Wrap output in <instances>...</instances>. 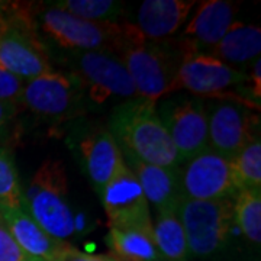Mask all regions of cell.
I'll return each instance as SVG.
<instances>
[{"label":"cell","mask_w":261,"mask_h":261,"mask_svg":"<svg viewBox=\"0 0 261 261\" xmlns=\"http://www.w3.org/2000/svg\"><path fill=\"white\" fill-rule=\"evenodd\" d=\"M0 261H39L23 251L0 218Z\"/></svg>","instance_id":"27"},{"label":"cell","mask_w":261,"mask_h":261,"mask_svg":"<svg viewBox=\"0 0 261 261\" xmlns=\"http://www.w3.org/2000/svg\"><path fill=\"white\" fill-rule=\"evenodd\" d=\"M67 64L90 100L102 105L112 97L137 100L138 93L121 58L109 49L67 53Z\"/></svg>","instance_id":"6"},{"label":"cell","mask_w":261,"mask_h":261,"mask_svg":"<svg viewBox=\"0 0 261 261\" xmlns=\"http://www.w3.org/2000/svg\"><path fill=\"white\" fill-rule=\"evenodd\" d=\"M23 207V192L20 189L15 160L9 149L0 147V209Z\"/></svg>","instance_id":"25"},{"label":"cell","mask_w":261,"mask_h":261,"mask_svg":"<svg viewBox=\"0 0 261 261\" xmlns=\"http://www.w3.org/2000/svg\"><path fill=\"white\" fill-rule=\"evenodd\" d=\"M177 215L192 257H212L228 243L233 225L231 200H190L185 197L178 205Z\"/></svg>","instance_id":"7"},{"label":"cell","mask_w":261,"mask_h":261,"mask_svg":"<svg viewBox=\"0 0 261 261\" xmlns=\"http://www.w3.org/2000/svg\"><path fill=\"white\" fill-rule=\"evenodd\" d=\"M53 6L90 22H118L125 10L123 3L115 0H61Z\"/></svg>","instance_id":"23"},{"label":"cell","mask_w":261,"mask_h":261,"mask_svg":"<svg viewBox=\"0 0 261 261\" xmlns=\"http://www.w3.org/2000/svg\"><path fill=\"white\" fill-rule=\"evenodd\" d=\"M8 12H9V2H0V32L8 23Z\"/></svg>","instance_id":"31"},{"label":"cell","mask_w":261,"mask_h":261,"mask_svg":"<svg viewBox=\"0 0 261 261\" xmlns=\"http://www.w3.org/2000/svg\"><path fill=\"white\" fill-rule=\"evenodd\" d=\"M25 82H22L15 74L0 65V102L22 105Z\"/></svg>","instance_id":"26"},{"label":"cell","mask_w":261,"mask_h":261,"mask_svg":"<svg viewBox=\"0 0 261 261\" xmlns=\"http://www.w3.org/2000/svg\"><path fill=\"white\" fill-rule=\"evenodd\" d=\"M247 82V74L226 65L207 54H193L186 57L178 67L171 93L186 90L199 97H211L218 100H233L247 105L251 109H260L251 102L233 94L231 89Z\"/></svg>","instance_id":"8"},{"label":"cell","mask_w":261,"mask_h":261,"mask_svg":"<svg viewBox=\"0 0 261 261\" xmlns=\"http://www.w3.org/2000/svg\"><path fill=\"white\" fill-rule=\"evenodd\" d=\"M87 177L100 196L103 189L125 164L119 145L108 128H96L79 144Z\"/></svg>","instance_id":"15"},{"label":"cell","mask_w":261,"mask_h":261,"mask_svg":"<svg viewBox=\"0 0 261 261\" xmlns=\"http://www.w3.org/2000/svg\"><path fill=\"white\" fill-rule=\"evenodd\" d=\"M19 106L13 103L0 102V135L3 134V130L6 129V126L10 122L13 121V118L18 113Z\"/></svg>","instance_id":"30"},{"label":"cell","mask_w":261,"mask_h":261,"mask_svg":"<svg viewBox=\"0 0 261 261\" xmlns=\"http://www.w3.org/2000/svg\"><path fill=\"white\" fill-rule=\"evenodd\" d=\"M152 237L164 261H190L186 233L177 211L160 212L152 224Z\"/></svg>","instance_id":"21"},{"label":"cell","mask_w":261,"mask_h":261,"mask_svg":"<svg viewBox=\"0 0 261 261\" xmlns=\"http://www.w3.org/2000/svg\"><path fill=\"white\" fill-rule=\"evenodd\" d=\"M233 224L250 243H261V189L238 192L233 202Z\"/></svg>","instance_id":"22"},{"label":"cell","mask_w":261,"mask_h":261,"mask_svg":"<svg viewBox=\"0 0 261 261\" xmlns=\"http://www.w3.org/2000/svg\"><path fill=\"white\" fill-rule=\"evenodd\" d=\"M38 8L35 3L9 2L8 23L0 32V65L25 83L54 71L37 29Z\"/></svg>","instance_id":"3"},{"label":"cell","mask_w":261,"mask_h":261,"mask_svg":"<svg viewBox=\"0 0 261 261\" xmlns=\"http://www.w3.org/2000/svg\"><path fill=\"white\" fill-rule=\"evenodd\" d=\"M247 105L233 100H219L207 112V140L209 149L232 160L244 147L258 138L255 126L258 116Z\"/></svg>","instance_id":"10"},{"label":"cell","mask_w":261,"mask_h":261,"mask_svg":"<svg viewBox=\"0 0 261 261\" xmlns=\"http://www.w3.org/2000/svg\"><path fill=\"white\" fill-rule=\"evenodd\" d=\"M82 92L74 75L51 71L25 83L22 105L41 116L64 118L77 109Z\"/></svg>","instance_id":"14"},{"label":"cell","mask_w":261,"mask_h":261,"mask_svg":"<svg viewBox=\"0 0 261 261\" xmlns=\"http://www.w3.org/2000/svg\"><path fill=\"white\" fill-rule=\"evenodd\" d=\"M63 261H119L112 254H86L75 248H70L64 255Z\"/></svg>","instance_id":"29"},{"label":"cell","mask_w":261,"mask_h":261,"mask_svg":"<svg viewBox=\"0 0 261 261\" xmlns=\"http://www.w3.org/2000/svg\"><path fill=\"white\" fill-rule=\"evenodd\" d=\"M238 6L226 0H206L199 3L183 32L173 39L185 57L205 54L214 48L235 22Z\"/></svg>","instance_id":"13"},{"label":"cell","mask_w":261,"mask_h":261,"mask_svg":"<svg viewBox=\"0 0 261 261\" xmlns=\"http://www.w3.org/2000/svg\"><path fill=\"white\" fill-rule=\"evenodd\" d=\"M231 161L233 181L240 190L261 189V142L260 137L244 147Z\"/></svg>","instance_id":"24"},{"label":"cell","mask_w":261,"mask_h":261,"mask_svg":"<svg viewBox=\"0 0 261 261\" xmlns=\"http://www.w3.org/2000/svg\"><path fill=\"white\" fill-rule=\"evenodd\" d=\"M181 164L209 149L207 112L203 100L167 96L157 109Z\"/></svg>","instance_id":"9"},{"label":"cell","mask_w":261,"mask_h":261,"mask_svg":"<svg viewBox=\"0 0 261 261\" xmlns=\"http://www.w3.org/2000/svg\"><path fill=\"white\" fill-rule=\"evenodd\" d=\"M125 157V164L135 174L147 202L154 206L159 214L177 211L178 205L185 199L181 189V167H159L128 155H123V159Z\"/></svg>","instance_id":"16"},{"label":"cell","mask_w":261,"mask_h":261,"mask_svg":"<svg viewBox=\"0 0 261 261\" xmlns=\"http://www.w3.org/2000/svg\"><path fill=\"white\" fill-rule=\"evenodd\" d=\"M0 218L19 247L37 260L63 261L67 251L71 248L70 244L56 240L45 232L23 207L0 209Z\"/></svg>","instance_id":"17"},{"label":"cell","mask_w":261,"mask_h":261,"mask_svg":"<svg viewBox=\"0 0 261 261\" xmlns=\"http://www.w3.org/2000/svg\"><path fill=\"white\" fill-rule=\"evenodd\" d=\"M181 189L190 200H231L238 195L233 181L231 161L206 149L183 163Z\"/></svg>","instance_id":"12"},{"label":"cell","mask_w":261,"mask_h":261,"mask_svg":"<svg viewBox=\"0 0 261 261\" xmlns=\"http://www.w3.org/2000/svg\"><path fill=\"white\" fill-rule=\"evenodd\" d=\"M195 5V0H145L138 10L135 28L145 41L173 39L186 23Z\"/></svg>","instance_id":"18"},{"label":"cell","mask_w":261,"mask_h":261,"mask_svg":"<svg viewBox=\"0 0 261 261\" xmlns=\"http://www.w3.org/2000/svg\"><path fill=\"white\" fill-rule=\"evenodd\" d=\"M100 199L109 229H152L149 203L126 164L106 185Z\"/></svg>","instance_id":"11"},{"label":"cell","mask_w":261,"mask_h":261,"mask_svg":"<svg viewBox=\"0 0 261 261\" xmlns=\"http://www.w3.org/2000/svg\"><path fill=\"white\" fill-rule=\"evenodd\" d=\"M261 29L255 25L233 22L224 38L206 54L235 68L237 65L252 64L260 58Z\"/></svg>","instance_id":"19"},{"label":"cell","mask_w":261,"mask_h":261,"mask_svg":"<svg viewBox=\"0 0 261 261\" xmlns=\"http://www.w3.org/2000/svg\"><path fill=\"white\" fill-rule=\"evenodd\" d=\"M250 84V94H251V102L260 106L261 100V61L260 58L255 60L251 64V71L247 75V82Z\"/></svg>","instance_id":"28"},{"label":"cell","mask_w":261,"mask_h":261,"mask_svg":"<svg viewBox=\"0 0 261 261\" xmlns=\"http://www.w3.org/2000/svg\"><path fill=\"white\" fill-rule=\"evenodd\" d=\"M106 243L119 261H164L152 229H109Z\"/></svg>","instance_id":"20"},{"label":"cell","mask_w":261,"mask_h":261,"mask_svg":"<svg viewBox=\"0 0 261 261\" xmlns=\"http://www.w3.org/2000/svg\"><path fill=\"white\" fill-rule=\"evenodd\" d=\"M109 130L119 145L122 155L159 167L181 166L177 149L154 103L141 99L123 102L112 113Z\"/></svg>","instance_id":"1"},{"label":"cell","mask_w":261,"mask_h":261,"mask_svg":"<svg viewBox=\"0 0 261 261\" xmlns=\"http://www.w3.org/2000/svg\"><path fill=\"white\" fill-rule=\"evenodd\" d=\"M37 29L65 53L74 51H116L125 37L126 23L90 22L57 9L38 8Z\"/></svg>","instance_id":"5"},{"label":"cell","mask_w":261,"mask_h":261,"mask_svg":"<svg viewBox=\"0 0 261 261\" xmlns=\"http://www.w3.org/2000/svg\"><path fill=\"white\" fill-rule=\"evenodd\" d=\"M67 190L63 161L48 159L32 176L23 193V209L45 232L60 241L71 238L75 231Z\"/></svg>","instance_id":"4"},{"label":"cell","mask_w":261,"mask_h":261,"mask_svg":"<svg viewBox=\"0 0 261 261\" xmlns=\"http://www.w3.org/2000/svg\"><path fill=\"white\" fill-rule=\"evenodd\" d=\"M115 54L128 70L138 99L154 105L170 96L178 67L186 58L173 39L145 41L130 23H126L123 41Z\"/></svg>","instance_id":"2"}]
</instances>
